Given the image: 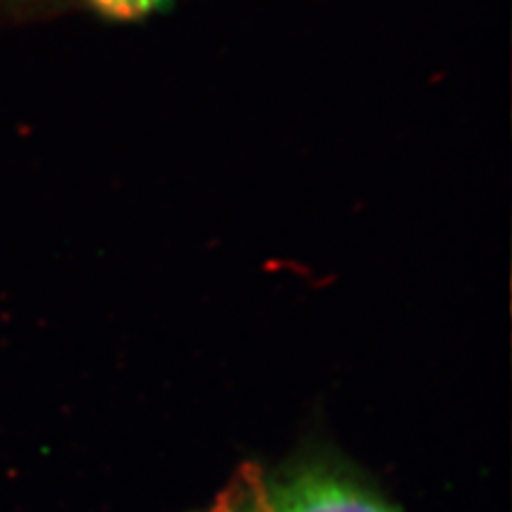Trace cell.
I'll list each match as a JSON object with an SVG mask.
<instances>
[{
	"label": "cell",
	"mask_w": 512,
	"mask_h": 512,
	"mask_svg": "<svg viewBox=\"0 0 512 512\" xmlns=\"http://www.w3.org/2000/svg\"><path fill=\"white\" fill-rule=\"evenodd\" d=\"M246 512H393L355 480L329 470H301L271 483Z\"/></svg>",
	"instance_id": "6da1fadb"
},
{
	"label": "cell",
	"mask_w": 512,
	"mask_h": 512,
	"mask_svg": "<svg viewBox=\"0 0 512 512\" xmlns=\"http://www.w3.org/2000/svg\"><path fill=\"white\" fill-rule=\"evenodd\" d=\"M99 3L111 5V7H124V9H139V7H148L152 0H99Z\"/></svg>",
	"instance_id": "7a4b0ae2"
}]
</instances>
